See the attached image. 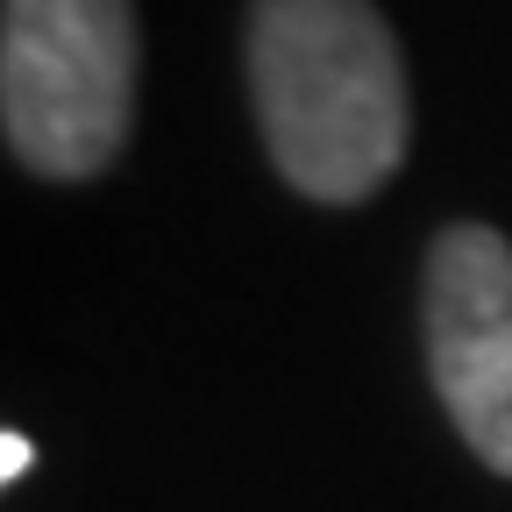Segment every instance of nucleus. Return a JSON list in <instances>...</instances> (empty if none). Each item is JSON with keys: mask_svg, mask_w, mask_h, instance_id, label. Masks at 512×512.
Instances as JSON below:
<instances>
[{"mask_svg": "<svg viewBox=\"0 0 512 512\" xmlns=\"http://www.w3.org/2000/svg\"><path fill=\"white\" fill-rule=\"evenodd\" d=\"M249 107L278 178L320 207L384 192L413 143L399 36L370 0H249Z\"/></svg>", "mask_w": 512, "mask_h": 512, "instance_id": "obj_1", "label": "nucleus"}, {"mask_svg": "<svg viewBox=\"0 0 512 512\" xmlns=\"http://www.w3.org/2000/svg\"><path fill=\"white\" fill-rule=\"evenodd\" d=\"M136 8L128 0H0V136L36 178L114 171L136 128Z\"/></svg>", "mask_w": 512, "mask_h": 512, "instance_id": "obj_2", "label": "nucleus"}, {"mask_svg": "<svg viewBox=\"0 0 512 512\" xmlns=\"http://www.w3.org/2000/svg\"><path fill=\"white\" fill-rule=\"evenodd\" d=\"M427 377L463 448L512 477V242L484 221L441 228L420 271Z\"/></svg>", "mask_w": 512, "mask_h": 512, "instance_id": "obj_3", "label": "nucleus"}, {"mask_svg": "<svg viewBox=\"0 0 512 512\" xmlns=\"http://www.w3.org/2000/svg\"><path fill=\"white\" fill-rule=\"evenodd\" d=\"M29 463H36V448H29L22 434L0 441V477H8V484H22V477H29Z\"/></svg>", "mask_w": 512, "mask_h": 512, "instance_id": "obj_4", "label": "nucleus"}]
</instances>
